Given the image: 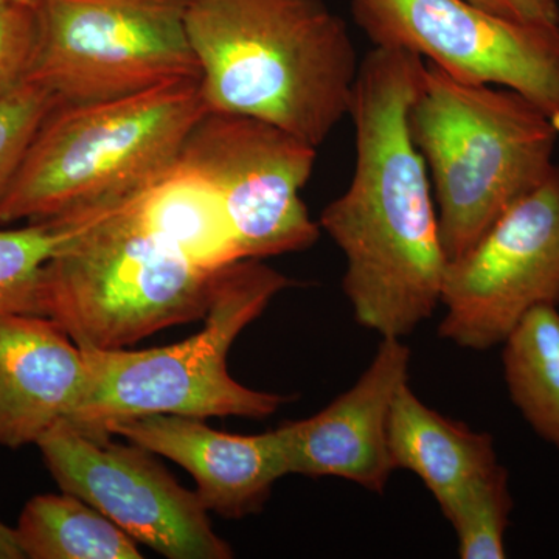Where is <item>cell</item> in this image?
Listing matches in <instances>:
<instances>
[{"instance_id": "1", "label": "cell", "mask_w": 559, "mask_h": 559, "mask_svg": "<svg viewBox=\"0 0 559 559\" xmlns=\"http://www.w3.org/2000/svg\"><path fill=\"white\" fill-rule=\"evenodd\" d=\"M423 64L418 55L384 47L360 61L348 112L355 171L319 219L347 260L342 286L359 325L399 340L441 305L450 263L407 120Z\"/></svg>"}, {"instance_id": "2", "label": "cell", "mask_w": 559, "mask_h": 559, "mask_svg": "<svg viewBox=\"0 0 559 559\" xmlns=\"http://www.w3.org/2000/svg\"><path fill=\"white\" fill-rule=\"evenodd\" d=\"M209 110L253 117L319 148L348 116L359 64L323 0H189Z\"/></svg>"}, {"instance_id": "3", "label": "cell", "mask_w": 559, "mask_h": 559, "mask_svg": "<svg viewBox=\"0 0 559 559\" xmlns=\"http://www.w3.org/2000/svg\"><path fill=\"white\" fill-rule=\"evenodd\" d=\"M448 261L466 252L555 167L557 124L524 95L425 61L409 106Z\"/></svg>"}, {"instance_id": "4", "label": "cell", "mask_w": 559, "mask_h": 559, "mask_svg": "<svg viewBox=\"0 0 559 559\" xmlns=\"http://www.w3.org/2000/svg\"><path fill=\"white\" fill-rule=\"evenodd\" d=\"M207 110L201 81L55 106L0 197V224L47 219L142 193L176 164Z\"/></svg>"}, {"instance_id": "5", "label": "cell", "mask_w": 559, "mask_h": 559, "mask_svg": "<svg viewBox=\"0 0 559 559\" xmlns=\"http://www.w3.org/2000/svg\"><path fill=\"white\" fill-rule=\"evenodd\" d=\"M290 285L293 280L261 260H238L216 274L204 329L189 340L138 352L80 347L87 382L69 421L106 432L117 419L150 414L202 419L275 414L288 400L234 380L227 355L241 331Z\"/></svg>"}, {"instance_id": "6", "label": "cell", "mask_w": 559, "mask_h": 559, "mask_svg": "<svg viewBox=\"0 0 559 559\" xmlns=\"http://www.w3.org/2000/svg\"><path fill=\"white\" fill-rule=\"evenodd\" d=\"M142 193L70 241L44 270L39 316L79 347L127 348L209 310L218 272L194 266L151 229L139 207Z\"/></svg>"}, {"instance_id": "7", "label": "cell", "mask_w": 559, "mask_h": 559, "mask_svg": "<svg viewBox=\"0 0 559 559\" xmlns=\"http://www.w3.org/2000/svg\"><path fill=\"white\" fill-rule=\"evenodd\" d=\"M187 7L189 0H38L39 43L27 81L58 105L201 81Z\"/></svg>"}, {"instance_id": "8", "label": "cell", "mask_w": 559, "mask_h": 559, "mask_svg": "<svg viewBox=\"0 0 559 559\" xmlns=\"http://www.w3.org/2000/svg\"><path fill=\"white\" fill-rule=\"evenodd\" d=\"M316 157V146L267 121L207 110L178 164L218 194L240 260H263L319 240V223L301 200Z\"/></svg>"}, {"instance_id": "9", "label": "cell", "mask_w": 559, "mask_h": 559, "mask_svg": "<svg viewBox=\"0 0 559 559\" xmlns=\"http://www.w3.org/2000/svg\"><path fill=\"white\" fill-rule=\"evenodd\" d=\"M352 10L374 47L518 92L559 130V27L503 20L468 0H352Z\"/></svg>"}, {"instance_id": "10", "label": "cell", "mask_w": 559, "mask_h": 559, "mask_svg": "<svg viewBox=\"0 0 559 559\" xmlns=\"http://www.w3.org/2000/svg\"><path fill=\"white\" fill-rule=\"evenodd\" d=\"M441 305L440 336L479 352L503 344L535 308L558 307V164L465 255L448 263Z\"/></svg>"}, {"instance_id": "11", "label": "cell", "mask_w": 559, "mask_h": 559, "mask_svg": "<svg viewBox=\"0 0 559 559\" xmlns=\"http://www.w3.org/2000/svg\"><path fill=\"white\" fill-rule=\"evenodd\" d=\"M61 491L86 500L132 539L170 559H229L197 491L139 444L62 419L36 444Z\"/></svg>"}, {"instance_id": "12", "label": "cell", "mask_w": 559, "mask_h": 559, "mask_svg": "<svg viewBox=\"0 0 559 559\" xmlns=\"http://www.w3.org/2000/svg\"><path fill=\"white\" fill-rule=\"evenodd\" d=\"M412 353L382 337L377 355L352 389L310 418L277 428L288 474L340 477L371 492L388 487L393 463L389 421L393 401L409 382Z\"/></svg>"}, {"instance_id": "13", "label": "cell", "mask_w": 559, "mask_h": 559, "mask_svg": "<svg viewBox=\"0 0 559 559\" xmlns=\"http://www.w3.org/2000/svg\"><path fill=\"white\" fill-rule=\"evenodd\" d=\"M106 432L178 463L193 477L205 509L229 520L259 513L275 481L288 476L277 429L237 436L202 418L150 414L117 419Z\"/></svg>"}, {"instance_id": "14", "label": "cell", "mask_w": 559, "mask_h": 559, "mask_svg": "<svg viewBox=\"0 0 559 559\" xmlns=\"http://www.w3.org/2000/svg\"><path fill=\"white\" fill-rule=\"evenodd\" d=\"M86 382L83 349L55 320L0 314V447L38 444L72 419Z\"/></svg>"}, {"instance_id": "15", "label": "cell", "mask_w": 559, "mask_h": 559, "mask_svg": "<svg viewBox=\"0 0 559 559\" xmlns=\"http://www.w3.org/2000/svg\"><path fill=\"white\" fill-rule=\"evenodd\" d=\"M393 468L414 473L432 492L440 510L451 506L471 481L498 465L495 441L430 409L409 382L393 401L389 421Z\"/></svg>"}, {"instance_id": "16", "label": "cell", "mask_w": 559, "mask_h": 559, "mask_svg": "<svg viewBox=\"0 0 559 559\" xmlns=\"http://www.w3.org/2000/svg\"><path fill=\"white\" fill-rule=\"evenodd\" d=\"M139 207L151 229L200 270L218 272L240 260L218 194L178 160L140 194Z\"/></svg>"}, {"instance_id": "17", "label": "cell", "mask_w": 559, "mask_h": 559, "mask_svg": "<svg viewBox=\"0 0 559 559\" xmlns=\"http://www.w3.org/2000/svg\"><path fill=\"white\" fill-rule=\"evenodd\" d=\"M14 532L24 558H143L138 540L86 500L64 491L28 500Z\"/></svg>"}, {"instance_id": "18", "label": "cell", "mask_w": 559, "mask_h": 559, "mask_svg": "<svg viewBox=\"0 0 559 559\" xmlns=\"http://www.w3.org/2000/svg\"><path fill=\"white\" fill-rule=\"evenodd\" d=\"M503 373L514 406L559 450V311L535 308L503 341Z\"/></svg>"}, {"instance_id": "19", "label": "cell", "mask_w": 559, "mask_h": 559, "mask_svg": "<svg viewBox=\"0 0 559 559\" xmlns=\"http://www.w3.org/2000/svg\"><path fill=\"white\" fill-rule=\"evenodd\" d=\"M128 200L32 221L20 229L0 224V314L39 316L40 280L47 263Z\"/></svg>"}, {"instance_id": "20", "label": "cell", "mask_w": 559, "mask_h": 559, "mask_svg": "<svg viewBox=\"0 0 559 559\" xmlns=\"http://www.w3.org/2000/svg\"><path fill=\"white\" fill-rule=\"evenodd\" d=\"M513 509L509 473L500 463L471 481L441 511L451 522L462 559L506 558V532Z\"/></svg>"}, {"instance_id": "21", "label": "cell", "mask_w": 559, "mask_h": 559, "mask_svg": "<svg viewBox=\"0 0 559 559\" xmlns=\"http://www.w3.org/2000/svg\"><path fill=\"white\" fill-rule=\"evenodd\" d=\"M57 105L53 94L33 81H24L0 97V197L9 189L40 123Z\"/></svg>"}, {"instance_id": "22", "label": "cell", "mask_w": 559, "mask_h": 559, "mask_svg": "<svg viewBox=\"0 0 559 559\" xmlns=\"http://www.w3.org/2000/svg\"><path fill=\"white\" fill-rule=\"evenodd\" d=\"M39 27L38 5L0 3V97L27 81L38 49Z\"/></svg>"}, {"instance_id": "23", "label": "cell", "mask_w": 559, "mask_h": 559, "mask_svg": "<svg viewBox=\"0 0 559 559\" xmlns=\"http://www.w3.org/2000/svg\"><path fill=\"white\" fill-rule=\"evenodd\" d=\"M479 9L521 24L559 27L558 0H468Z\"/></svg>"}, {"instance_id": "24", "label": "cell", "mask_w": 559, "mask_h": 559, "mask_svg": "<svg viewBox=\"0 0 559 559\" xmlns=\"http://www.w3.org/2000/svg\"><path fill=\"white\" fill-rule=\"evenodd\" d=\"M0 559H24L16 532L0 522Z\"/></svg>"}, {"instance_id": "25", "label": "cell", "mask_w": 559, "mask_h": 559, "mask_svg": "<svg viewBox=\"0 0 559 559\" xmlns=\"http://www.w3.org/2000/svg\"><path fill=\"white\" fill-rule=\"evenodd\" d=\"M7 2H24V3H33V5H38V0H0V3Z\"/></svg>"}]
</instances>
